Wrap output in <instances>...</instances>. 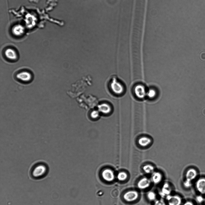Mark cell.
I'll list each match as a JSON object with an SVG mask.
<instances>
[{"label": "cell", "mask_w": 205, "mask_h": 205, "mask_svg": "<svg viewBox=\"0 0 205 205\" xmlns=\"http://www.w3.org/2000/svg\"><path fill=\"white\" fill-rule=\"evenodd\" d=\"M109 84L111 92L114 95L119 96L124 93L125 88L124 84L117 79L113 78L110 80Z\"/></svg>", "instance_id": "3"}, {"label": "cell", "mask_w": 205, "mask_h": 205, "mask_svg": "<svg viewBox=\"0 0 205 205\" xmlns=\"http://www.w3.org/2000/svg\"><path fill=\"white\" fill-rule=\"evenodd\" d=\"M148 199L150 201H153L155 200L156 198V195L155 193L153 191L148 192L147 194Z\"/></svg>", "instance_id": "21"}, {"label": "cell", "mask_w": 205, "mask_h": 205, "mask_svg": "<svg viewBox=\"0 0 205 205\" xmlns=\"http://www.w3.org/2000/svg\"><path fill=\"white\" fill-rule=\"evenodd\" d=\"M17 78L21 81L28 82L31 80L32 75L31 73L28 71H22L17 74Z\"/></svg>", "instance_id": "11"}, {"label": "cell", "mask_w": 205, "mask_h": 205, "mask_svg": "<svg viewBox=\"0 0 205 205\" xmlns=\"http://www.w3.org/2000/svg\"><path fill=\"white\" fill-rule=\"evenodd\" d=\"M183 205H194L191 202L187 201L185 202Z\"/></svg>", "instance_id": "25"}, {"label": "cell", "mask_w": 205, "mask_h": 205, "mask_svg": "<svg viewBox=\"0 0 205 205\" xmlns=\"http://www.w3.org/2000/svg\"><path fill=\"white\" fill-rule=\"evenodd\" d=\"M138 192L134 190L126 192L123 196L124 199L128 202H131L135 200L138 198Z\"/></svg>", "instance_id": "9"}, {"label": "cell", "mask_w": 205, "mask_h": 205, "mask_svg": "<svg viewBox=\"0 0 205 205\" xmlns=\"http://www.w3.org/2000/svg\"><path fill=\"white\" fill-rule=\"evenodd\" d=\"M5 55L7 58L10 60H16L18 57L16 51L12 48L7 49L5 51Z\"/></svg>", "instance_id": "12"}, {"label": "cell", "mask_w": 205, "mask_h": 205, "mask_svg": "<svg viewBox=\"0 0 205 205\" xmlns=\"http://www.w3.org/2000/svg\"><path fill=\"white\" fill-rule=\"evenodd\" d=\"M102 178L107 182L112 181L114 179L115 176L113 171L108 168L103 170L101 173Z\"/></svg>", "instance_id": "8"}, {"label": "cell", "mask_w": 205, "mask_h": 205, "mask_svg": "<svg viewBox=\"0 0 205 205\" xmlns=\"http://www.w3.org/2000/svg\"><path fill=\"white\" fill-rule=\"evenodd\" d=\"M119 191L117 188H114L111 191V196L113 198H117L119 195Z\"/></svg>", "instance_id": "22"}, {"label": "cell", "mask_w": 205, "mask_h": 205, "mask_svg": "<svg viewBox=\"0 0 205 205\" xmlns=\"http://www.w3.org/2000/svg\"><path fill=\"white\" fill-rule=\"evenodd\" d=\"M156 91L153 88L150 89L147 91L146 96L149 99H154L156 96Z\"/></svg>", "instance_id": "18"}, {"label": "cell", "mask_w": 205, "mask_h": 205, "mask_svg": "<svg viewBox=\"0 0 205 205\" xmlns=\"http://www.w3.org/2000/svg\"><path fill=\"white\" fill-rule=\"evenodd\" d=\"M146 0H135L132 36L135 41L142 38L143 34Z\"/></svg>", "instance_id": "1"}, {"label": "cell", "mask_w": 205, "mask_h": 205, "mask_svg": "<svg viewBox=\"0 0 205 205\" xmlns=\"http://www.w3.org/2000/svg\"><path fill=\"white\" fill-rule=\"evenodd\" d=\"M196 200L198 202L201 203L203 201V198L202 197L199 196L197 197Z\"/></svg>", "instance_id": "24"}, {"label": "cell", "mask_w": 205, "mask_h": 205, "mask_svg": "<svg viewBox=\"0 0 205 205\" xmlns=\"http://www.w3.org/2000/svg\"><path fill=\"white\" fill-rule=\"evenodd\" d=\"M171 191V189L169 184L165 183L163 185L161 191L159 192V194L161 197H164L170 195Z\"/></svg>", "instance_id": "14"}, {"label": "cell", "mask_w": 205, "mask_h": 205, "mask_svg": "<svg viewBox=\"0 0 205 205\" xmlns=\"http://www.w3.org/2000/svg\"><path fill=\"white\" fill-rule=\"evenodd\" d=\"M48 168L43 163H38L33 165L29 171L30 175L32 178L35 179H41L43 178L47 174Z\"/></svg>", "instance_id": "2"}, {"label": "cell", "mask_w": 205, "mask_h": 205, "mask_svg": "<svg viewBox=\"0 0 205 205\" xmlns=\"http://www.w3.org/2000/svg\"><path fill=\"white\" fill-rule=\"evenodd\" d=\"M134 93L135 96L139 99H143L146 95L147 91L145 87L141 84L136 85L134 88Z\"/></svg>", "instance_id": "5"}, {"label": "cell", "mask_w": 205, "mask_h": 205, "mask_svg": "<svg viewBox=\"0 0 205 205\" xmlns=\"http://www.w3.org/2000/svg\"><path fill=\"white\" fill-rule=\"evenodd\" d=\"M162 178V175L160 172H154L152 173L151 180L154 183L157 184L161 181Z\"/></svg>", "instance_id": "16"}, {"label": "cell", "mask_w": 205, "mask_h": 205, "mask_svg": "<svg viewBox=\"0 0 205 205\" xmlns=\"http://www.w3.org/2000/svg\"><path fill=\"white\" fill-rule=\"evenodd\" d=\"M143 169L145 173L149 174L153 173L154 172V168L151 164H147L143 166Z\"/></svg>", "instance_id": "17"}, {"label": "cell", "mask_w": 205, "mask_h": 205, "mask_svg": "<svg viewBox=\"0 0 205 205\" xmlns=\"http://www.w3.org/2000/svg\"><path fill=\"white\" fill-rule=\"evenodd\" d=\"M100 113L98 110H92L90 113V117L92 120H97L99 118Z\"/></svg>", "instance_id": "19"}, {"label": "cell", "mask_w": 205, "mask_h": 205, "mask_svg": "<svg viewBox=\"0 0 205 205\" xmlns=\"http://www.w3.org/2000/svg\"><path fill=\"white\" fill-rule=\"evenodd\" d=\"M169 205H180L182 200L181 197L177 195H169L166 197Z\"/></svg>", "instance_id": "10"}, {"label": "cell", "mask_w": 205, "mask_h": 205, "mask_svg": "<svg viewBox=\"0 0 205 205\" xmlns=\"http://www.w3.org/2000/svg\"><path fill=\"white\" fill-rule=\"evenodd\" d=\"M151 138L149 136L143 135L139 136L137 139V144L140 147L145 148L148 147L152 143Z\"/></svg>", "instance_id": "6"}, {"label": "cell", "mask_w": 205, "mask_h": 205, "mask_svg": "<svg viewBox=\"0 0 205 205\" xmlns=\"http://www.w3.org/2000/svg\"><path fill=\"white\" fill-rule=\"evenodd\" d=\"M154 205H166V204L163 200L161 199L156 200Z\"/></svg>", "instance_id": "23"}, {"label": "cell", "mask_w": 205, "mask_h": 205, "mask_svg": "<svg viewBox=\"0 0 205 205\" xmlns=\"http://www.w3.org/2000/svg\"><path fill=\"white\" fill-rule=\"evenodd\" d=\"M128 175L127 173L124 171L119 172L117 175L118 179L120 181H124L127 178Z\"/></svg>", "instance_id": "20"}, {"label": "cell", "mask_w": 205, "mask_h": 205, "mask_svg": "<svg viewBox=\"0 0 205 205\" xmlns=\"http://www.w3.org/2000/svg\"><path fill=\"white\" fill-rule=\"evenodd\" d=\"M197 173L193 169L188 170L185 175L186 179L184 183V185L186 188H188L191 185V182L196 176Z\"/></svg>", "instance_id": "4"}, {"label": "cell", "mask_w": 205, "mask_h": 205, "mask_svg": "<svg viewBox=\"0 0 205 205\" xmlns=\"http://www.w3.org/2000/svg\"><path fill=\"white\" fill-rule=\"evenodd\" d=\"M196 187L198 191L201 194H205V179L200 178L196 183Z\"/></svg>", "instance_id": "15"}, {"label": "cell", "mask_w": 205, "mask_h": 205, "mask_svg": "<svg viewBox=\"0 0 205 205\" xmlns=\"http://www.w3.org/2000/svg\"><path fill=\"white\" fill-rule=\"evenodd\" d=\"M151 181V179L146 177L141 179L138 182L137 186L141 189H144L148 188L150 185Z\"/></svg>", "instance_id": "13"}, {"label": "cell", "mask_w": 205, "mask_h": 205, "mask_svg": "<svg viewBox=\"0 0 205 205\" xmlns=\"http://www.w3.org/2000/svg\"><path fill=\"white\" fill-rule=\"evenodd\" d=\"M98 110L100 113L104 115H110L113 111L112 106L107 102L101 103L98 106Z\"/></svg>", "instance_id": "7"}]
</instances>
